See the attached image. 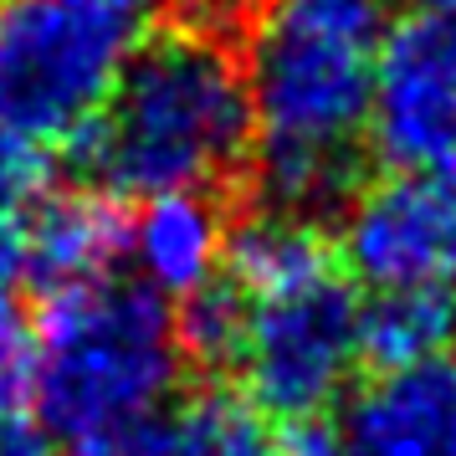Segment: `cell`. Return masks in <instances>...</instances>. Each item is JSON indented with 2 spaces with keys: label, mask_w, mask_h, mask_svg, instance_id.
Masks as SVG:
<instances>
[{
  "label": "cell",
  "mask_w": 456,
  "mask_h": 456,
  "mask_svg": "<svg viewBox=\"0 0 456 456\" xmlns=\"http://www.w3.org/2000/svg\"><path fill=\"white\" fill-rule=\"evenodd\" d=\"M385 21V0H267L256 11L241 77L272 210L308 216L354 185Z\"/></svg>",
  "instance_id": "cell-1"
},
{
  "label": "cell",
  "mask_w": 456,
  "mask_h": 456,
  "mask_svg": "<svg viewBox=\"0 0 456 456\" xmlns=\"http://www.w3.org/2000/svg\"><path fill=\"white\" fill-rule=\"evenodd\" d=\"M108 195L210 190L251 149L247 77L216 31H154L118 72L103 108L62 139Z\"/></svg>",
  "instance_id": "cell-2"
},
{
  "label": "cell",
  "mask_w": 456,
  "mask_h": 456,
  "mask_svg": "<svg viewBox=\"0 0 456 456\" xmlns=\"http://www.w3.org/2000/svg\"><path fill=\"white\" fill-rule=\"evenodd\" d=\"M185 370L165 297L144 282L98 277L46 292L37 323V390L46 436L77 441L134 415H154Z\"/></svg>",
  "instance_id": "cell-3"
},
{
  "label": "cell",
  "mask_w": 456,
  "mask_h": 456,
  "mask_svg": "<svg viewBox=\"0 0 456 456\" xmlns=\"http://www.w3.org/2000/svg\"><path fill=\"white\" fill-rule=\"evenodd\" d=\"M165 0H0V128L62 144L154 37Z\"/></svg>",
  "instance_id": "cell-4"
},
{
  "label": "cell",
  "mask_w": 456,
  "mask_h": 456,
  "mask_svg": "<svg viewBox=\"0 0 456 456\" xmlns=\"http://www.w3.org/2000/svg\"><path fill=\"white\" fill-rule=\"evenodd\" d=\"M359 364V297L329 272L318 282L251 297L241 359L247 400L256 415L277 420H318L344 395Z\"/></svg>",
  "instance_id": "cell-5"
},
{
  "label": "cell",
  "mask_w": 456,
  "mask_h": 456,
  "mask_svg": "<svg viewBox=\"0 0 456 456\" xmlns=\"http://www.w3.org/2000/svg\"><path fill=\"white\" fill-rule=\"evenodd\" d=\"M456 134V0H405L374 57L370 139L390 169H436Z\"/></svg>",
  "instance_id": "cell-6"
},
{
  "label": "cell",
  "mask_w": 456,
  "mask_h": 456,
  "mask_svg": "<svg viewBox=\"0 0 456 456\" xmlns=\"http://www.w3.org/2000/svg\"><path fill=\"white\" fill-rule=\"evenodd\" d=\"M338 251L370 288H456V185L431 169H395L349 200Z\"/></svg>",
  "instance_id": "cell-7"
},
{
  "label": "cell",
  "mask_w": 456,
  "mask_h": 456,
  "mask_svg": "<svg viewBox=\"0 0 456 456\" xmlns=\"http://www.w3.org/2000/svg\"><path fill=\"white\" fill-rule=\"evenodd\" d=\"M333 436L338 456H456V354L379 370Z\"/></svg>",
  "instance_id": "cell-8"
},
{
  "label": "cell",
  "mask_w": 456,
  "mask_h": 456,
  "mask_svg": "<svg viewBox=\"0 0 456 456\" xmlns=\"http://www.w3.org/2000/svg\"><path fill=\"white\" fill-rule=\"evenodd\" d=\"M128 256V216L108 190H57L37 195L21 221V277L37 288H77L113 277Z\"/></svg>",
  "instance_id": "cell-9"
},
{
  "label": "cell",
  "mask_w": 456,
  "mask_h": 456,
  "mask_svg": "<svg viewBox=\"0 0 456 456\" xmlns=\"http://www.w3.org/2000/svg\"><path fill=\"white\" fill-rule=\"evenodd\" d=\"M128 256L139 282L159 297H190L221 277L226 256V216L210 190H165L149 195L144 210L128 221Z\"/></svg>",
  "instance_id": "cell-10"
},
{
  "label": "cell",
  "mask_w": 456,
  "mask_h": 456,
  "mask_svg": "<svg viewBox=\"0 0 456 456\" xmlns=\"http://www.w3.org/2000/svg\"><path fill=\"white\" fill-rule=\"evenodd\" d=\"M226 282L241 297H272V292L303 288L333 272V247L329 236L313 226L308 216L292 210H262L226 231V256H221Z\"/></svg>",
  "instance_id": "cell-11"
},
{
  "label": "cell",
  "mask_w": 456,
  "mask_h": 456,
  "mask_svg": "<svg viewBox=\"0 0 456 456\" xmlns=\"http://www.w3.org/2000/svg\"><path fill=\"white\" fill-rule=\"evenodd\" d=\"M456 338V292L441 282H411V288H374L370 303H359V359L374 370H405L420 359L446 354Z\"/></svg>",
  "instance_id": "cell-12"
},
{
  "label": "cell",
  "mask_w": 456,
  "mask_h": 456,
  "mask_svg": "<svg viewBox=\"0 0 456 456\" xmlns=\"http://www.w3.org/2000/svg\"><path fill=\"white\" fill-rule=\"evenodd\" d=\"M165 456H267V431L251 400L200 390L165 415Z\"/></svg>",
  "instance_id": "cell-13"
},
{
  "label": "cell",
  "mask_w": 456,
  "mask_h": 456,
  "mask_svg": "<svg viewBox=\"0 0 456 456\" xmlns=\"http://www.w3.org/2000/svg\"><path fill=\"white\" fill-rule=\"evenodd\" d=\"M185 308L175 318L180 354L200 370H231L241 359V333H247V297L231 288L226 277H216L206 288L180 297Z\"/></svg>",
  "instance_id": "cell-14"
},
{
  "label": "cell",
  "mask_w": 456,
  "mask_h": 456,
  "mask_svg": "<svg viewBox=\"0 0 456 456\" xmlns=\"http://www.w3.org/2000/svg\"><path fill=\"white\" fill-rule=\"evenodd\" d=\"M37 390V323L0 297V426L21 420Z\"/></svg>",
  "instance_id": "cell-15"
},
{
  "label": "cell",
  "mask_w": 456,
  "mask_h": 456,
  "mask_svg": "<svg viewBox=\"0 0 456 456\" xmlns=\"http://www.w3.org/2000/svg\"><path fill=\"white\" fill-rule=\"evenodd\" d=\"M46 144L0 128V221H21L26 206L46 190Z\"/></svg>",
  "instance_id": "cell-16"
},
{
  "label": "cell",
  "mask_w": 456,
  "mask_h": 456,
  "mask_svg": "<svg viewBox=\"0 0 456 456\" xmlns=\"http://www.w3.org/2000/svg\"><path fill=\"white\" fill-rule=\"evenodd\" d=\"M67 456H165V415H134L67 441Z\"/></svg>",
  "instance_id": "cell-17"
},
{
  "label": "cell",
  "mask_w": 456,
  "mask_h": 456,
  "mask_svg": "<svg viewBox=\"0 0 456 456\" xmlns=\"http://www.w3.org/2000/svg\"><path fill=\"white\" fill-rule=\"evenodd\" d=\"M267 456H338V436L318 420H292L277 441H267Z\"/></svg>",
  "instance_id": "cell-18"
},
{
  "label": "cell",
  "mask_w": 456,
  "mask_h": 456,
  "mask_svg": "<svg viewBox=\"0 0 456 456\" xmlns=\"http://www.w3.org/2000/svg\"><path fill=\"white\" fill-rule=\"evenodd\" d=\"M0 456H52V441H46V431L26 426V415H21V420L0 426Z\"/></svg>",
  "instance_id": "cell-19"
},
{
  "label": "cell",
  "mask_w": 456,
  "mask_h": 456,
  "mask_svg": "<svg viewBox=\"0 0 456 456\" xmlns=\"http://www.w3.org/2000/svg\"><path fill=\"white\" fill-rule=\"evenodd\" d=\"M21 277V221H0V297Z\"/></svg>",
  "instance_id": "cell-20"
},
{
  "label": "cell",
  "mask_w": 456,
  "mask_h": 456,
  "mask_svg": "<svg viewBox=\"0 0 456 456\" xmlns=\"http://www.w3.org/2000/svg\"><path fill=\"white\" fill-rule=\"evenodd\" d=\"M431 175H441V180H452L456 185V134H452V144H446V154H441V165H436Z\"/></svg>",
  "instance_id": "cell-21"
}]
</instances>
